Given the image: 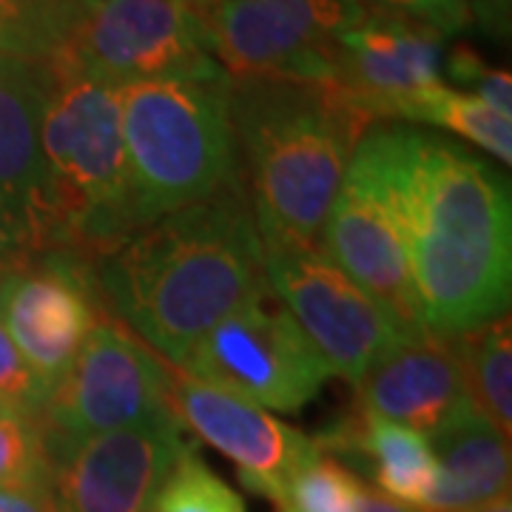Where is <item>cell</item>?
<instances>
[{"label":"cell","instance_id":"24","mask_svg":"<svg viewBox=\"0 0 512 512\" xmlns=\"http://www.w3.org/2000/svg\"><path fill=\"white\" fill-rule=\"evenodd\" d=\"M52 447L43 416L0 410V490L52 484Z\"/></svg>","mask_w":512,"mask_h":512},{"label":"cell","instance_id":"22","mask_svg":"<svg viewBox=\"0 0 512 512\" xmlns=\"http://www.w3.org/2000/svg\"><path fill=\"white\" fill-rule=\"evenodd\" d=\"M86 0H0V55L46 60L66 52Z\"/></svg>","mask_w":512,"mask_h":512},{"label":"cell","instance_id":"12","mask_svg":"<svg viewBox=\"0 0 512 512\" xmlns=\"http://www.w3.org/2000/svg\"><path fill=\"white\" fill-rule=\"evenodd\" d=\"M97 296L92 265L66 251H46L0 276V325L49 396L103 319Z\"/></svg>","mask_w":512,"mask_h":512},{"label":"cell","instance_id":"21","mask_svg":"<svg viewBox=\"0 0 512 512\" xmlns=\"http://www.w3.org/2000/svg\"><path fill=\"white\" fill-rule=\"evenodd\" d=\"M467 384V396L495 427L512 433V328L510 316H498L453 339Z\"/></svg>","mask_w":512,"mask_h":512},{"label":"cell","instance_id":"13","mask_svg":"<svg viewBox=\"0 0 512 512\" xmlns=\"http://www.w3.org/2000/svg\"><path fill=\"white\" fill-rule=\"evenodd\" d=\"M49 447L57 512H148L174 464L194 450L177 416Z\"/></svg>","mask_w":512,"mask_h":512},{"label":"cell","instance_id":"18","mask_svg":"<svg viewBox=\"0 0 512 512\" xmlns=\"http://www.w3.org/2000/svg\"><path fill=\"white\" fill-rule=\"evenodd\" d=\"M427 439L439 478L421 512H470L510 495V436L476 404H464Z\"/></svg>","mask_w":512,"mask_h":512},{"label":"cell","instance_id":"23","mask_svg":"<svg viewBox=\"0 0 512 512\" xmlns=\"http://www.w3.org/2000/svg\"><path fill=\"white\" fill-rule=\"evenodd\" d=\"M367 490L370 487L350 467L319 447L288 484L279 512H356Z\"/></svg>","mask_w":512,"mask_h":512},{"label":"cell","instance_id":"1","mask_svg":"<svg viewBox=\"0 0 512 512\" xmlns=\"http://www.w3.org/2000/svg\"><path fill=\"white\" fill-rule=\"evenodd\" d=\"M402 214L421 325L456 339L507 316L510 180L476 151L404 126L370 128Z\"/></svg>","mask_w":512,"mask_h":512},{"label":"cell","instance_id":"26","mask_svg":"<svg viewBox=\"0 0 512 512\" xmlns=\"http://www.w3.org/2000/svg\"><path fill=\"white\" fill-rule=\"evenodd\" d=\"M46 402H49V390L32 373V367L26 365L6 328L0 325V404L18 413L43 416Z\"/></svg>","mask_w":512,"mask_h":512},{"label":"cell","instance_id":"5","mask_svg":"<svg viewBox=\"0 0 512 512\" xmlns=\"http://www.w3.org/2000/svg\"><path fill=\"white\" fill-rule=\"evenodd\" d=\"M228 80H154L120 89L134 231L242 177Z\"/></svg>","mask_w":512,"mask_h":512},{"label":"cell","instance_id":"25","mask_svg":"<svg viewBox=\"0 0 512 512\" xmlns=\"http://www.w3.org/2000/svg\"><path fill=\"white\" fill-rule=\"evenodd\" d=\"M148 512H248L234 487H228L200 456L188 450L154 495Z\"/></svg>","mask_w":512,"mask_h":512},{"label":"cell","instance_id":"4","mask_svg":"<svg viewBox=\"0 0 512 512\" xmlns=\"http://www.w3.org/2000/svg\"><path fill=\"white\" fill-rule=\"evenodd\" d=\"M40 66L46 77L40 126L46 251H66L92 265L134 234L120 89L66 52Z\"/></svg>","mask_w":512,"mask_h":512},{"label":"cell","instance_id":"10","mask_svg":"<svg viewBox=\"0 0 512 512\" xmlns=\"http://www.w3.org/2000/svg\"><path fill=\"white\" fill-rule=\"evenodd\" d=\"M319 248L404 330L424 333L402 214L370 131L359 140L330 202Z\"/></svg>","mask_w":512,"mask_h":512},{"label":"cell","instance_id":"17","mask_svg":"<svg viewBox=\"0 0 512 512\" xmlns=\"http://www.w3.org/2000/svg\"><path fill=\"white\" fill-rule=\"evenodd\" d=\"M43 100L46 77L40 60L0 55V200L29 225L40 254H46V163L40 148Z\"/></svg>","mask_w":512,"mask_h":512},{"label":"cell","instance_id":"30","mask_svg":"<svg viewBox=\"0 0 512 512\" xmlns=\"http://www.w3.org/2000/svg\"><path fill=\"white\" fill-rule=\"evenodd\" d=\"M476 97L484 100L490 109L498 114H512V77L510 72H501V69H490V72L481 77V83L476 86Z\"/></svg>","mask_w":512,"mask_h":512},{"label":"cell","instance_id":"3","mask_svg":"<svg viewBox=\"0 0 512 512\" xmlns=\"http://www.w3.org/2000/svg\"><path fill=\"white\" fill-rule=\"evenodd\" d=\"M228 106L259 237L319 248L370 114L339 83L265 77H231Z\"/></svg>","mask_w":512,"mask_h":512},{"label":"cell","instance_id":"11","mask_svg":"<svg viewBox=\"0 0 512 512\" xmlns=\"http://www.w3.org/2000/svg\"><path fill=\"white\" fill-rule=\"evenodd\" d=\"M165 384L168 367L103 313L46 402L49 441L72 444L168 419L174 413Z\"/></svg>","mask_w":512,"mask_h":512},{"label":"cell","instance_id":"15","mask_svg":"<svg viewBox=\"0 0 512 512\" xmlns=\"http://www.w3.org/2000/svg\"><path fill=\"white\" fill-rule=\"evenodd\" d=\"M339 86L370 114L384 120L393 106L441 83L444 37L416 20L370 9L359 26L336 37Z\"/></svg>","mask_w":512,"mask_h":512},{"label":"cell","instance_id":"28","mask_svg":"<svg viewBox=\"0 0 512 512\" xmlns=\"http://www.w3.org/2000/svg\"><path fill=\"white\" fill-rule=\"evenodd\" d=\"M40 256L29 225L0 200V271H12Z\"/></svg>","mask_w":512,"mask_h":512},{"label":"cell","instance_id":"8","mask_svg":"<svg viewBox=\"0 0 512 512\" xmlns=\"http://www.w3.org/2000/svg\"><path fill=\"white\" fill-rule=\"evenodd\" d=\"M180 370L274 413L302 410L330 379L325 359L274 293L225 316Z\"/></svg>","mask_w":512,"mask_h":512},{"label":"cell","instance_id":"9","mask_svg":"<svg viewBox=\"0 0 512 512\" xmlns=\"http://www.w3.org/2000/svg\"><path fill=\"white\" fill-rule=\"evenodd\" d=\"M262 271L271 293L325 359L330 376L353 384L382 353L416 336L350 282L322 248L262 239Z\"/></svg>","mask_w":512,"mask_h":512},{"label":"cell","instance_id":"19","mask_svg":"<svg viewBox=\"0 0 512 512\" xmlns=\"http://www.w3.org/2000/svg\"><path fill=\"white\" fill-rule=\"evenodd\" d=\"M316 444L330 456L362 458L376 481V493L399 501L410 510L424 507L430 498L439 467L430 439L410 427L393 421L367 416L362 410H350L348 419L336 421L328 433H322Z\"/></svg>","mask_w":512,"mask_h":512},{"label":"cell","instance_id":"29","mask_svg":"<svg viewBox=\"0 0 512 512\" xmlns=\"http://www.w3.org/2000/svg\"><path fill=\"white\" fill-rule=\"evenodd\" d=\"M0 512H57L52 484L35 487H3Z\"/></svg>","mask_w":512,"mask_h":512},{"label":"cell","instance_id":"32","mask_svg":"<svg viewBox=\"0 0 512 512\" xmlns=\"http://www.w3.org/2000/svg\"><path fill=\"white\" fill-rule=\"evenodd\" d=\"M470 512H512L510 495H501V498H495V501H490V504H484V507H478V510H470Z\"/></svg>","mask_w":512,"mask_h":512},{"label":"cell","instance_id":"14","mask_svg":"<svg viewBox=\"0 0 512 512\" xmlns=\"http://www.w3.org/2000/svg\"><path fill=\"white\" fill-rule=\"evenodd\" d=\"M168 404L177 421L237 464L248 490L271 498L276 507L293 476L316 456L319 444L268 410L234 393L168 367Z\"/></svg>","mask_w":512,"mask_h":512},{"label":"cell","instance_id":"34","mask_svg":"<svg viewBox=\"0 0 512 512\" xmlns=\"http://www.w3.org/2000/svg\"><path fill=\"white\" fill-rule=\"evenodd\" d=\"M3 274H6V271H0V276H3Z\"/></svg>","mask_w":512,"mask_h":512},{"label":"cell","instance_id":"6","mask_svg":"<svg viewBox=\"0 0 512 512\" xmlns=\"http://www.w3.org/2000/svg\"><path fill=\"white\" fill-rule=\"evenodd\" d=\"M66 55L114 89L154 80H228L205 15L183 0H86Z\"/></svg>","mask_w":512,"mask_h":512},{"label":"cell","instance_id":"35","mask_svg":"<svg viewBox=\"0 0 512 512\" xmlns=\"http://www.w3.org/2000/svg\"><path fill=\"white\" fill-rule=\"evenodd\" d=\"M0 410H3V404H0Z\"/></svg>","mask_w":512,"mask_h":512},{"label":"cell","instance_id":"31","mask_svg":"<svg viewBox=\"0 0 512 512\" xmlns=\"http://www.w3.org/2000/svg\"><path fill=\"white\" fill-rule=\"evenodd\" d=\"M356 512H419V510H410V507H404V504L393 501V498H387V495L376 493V490H367V495L362 498V504H359V510Z\"/></svg>","mask_w":512,"mask_h":512},{"label":"cell","instance_id":"16","mask_svg":"<svg viewBox=\"0 0 512 512\" xmlns=\"http://www.w3.org/2000/svg\"><path fill=\"white\" fill-rule=\"evenodd\" d=\"M353 390L356 410L421 436H430L470 404L456 342L427 330L382 353L353 382Z\"/></svg>","mask_w":512,"mask_h":512},{"label":"cell","instance_id":"20","mask_svg":"<svg viewBox=\"0 0 512 512\" xmlns=\"http://www.w3.org/2000/svg\"><path fill=\"white\" fill-rule=\"evenodd\" d=\"M390 117L439 126L470 140L473 146L484 148L498 163H512V120L507 114L490 109L476 94L456 92L444 83H433L399 100Z\"/></svg>","mask_w":512,"mask_h":512},{"label":"cell","instance_id":"7","mask_svg":"<svg viewBox=\"0 0 512 512\" xmlns=\"http://www.w3.org/2000/svg\"><path fill=\"white\" fill-rule=\"evenodd\" d=\"M367 15L365 0H222L205 23L228 77L336 83V37Z\"/></svg>","mask_w":512,"mask_h":512},{"label":"cell","instance_id":"2","mask_svg":"<svg viewBox=\"0 0 512 512\" xmlns=\"http://www.w3.org/2000/svg\"><path fill=\"white\" fill-rule=\"evenodd\" d=\"M100 299L171 367L225 316L271 293L245 180L134 231L94 262Z\"/></svg>","mask_w":512,"mask_h":512},{"label":"cell","instance_id":"27","mask_svg":"<svg viewBox=\"0 0 512 512\" xmlns=\"http://www.w3.org/2000/svg\"><path fill=\"white\" fill-rule=\"evenodd\" d=\"M379 12L416 20L421 26L439 32L441 37L456 35L470 23L467 0H370Z\"/></svg>","mask_w":512,"mask_h":512},{"label":"cell","instance_id":"33","mask_svg":"<svg viewBox=\"0 0 512 512\" xmlns=\"http://www.w3.org/2000/svg\"><path fill=\"white\" fill-rule=\"evenodd\" d=\"M183 3H188L191 9H197V12H202V15H208L211 9H217L222 0H183Z\"/></svg>","mask_w":512,"mask_h":512}]
</instances>
